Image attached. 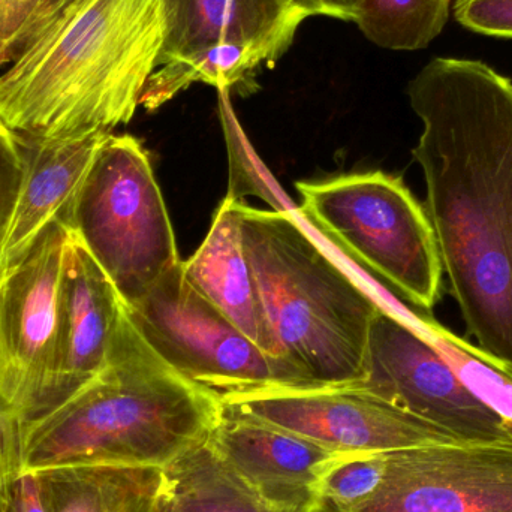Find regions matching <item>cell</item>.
Listing matches in <instances>:
<instances>
[{
    "label": "cell",
    "mask_w": 512,
    "mask_h": 512,
    "mask_svg": "<svg viewBox=\"0 0 512 512\" xmlns=\"http://www.w3.org/2000/svg\"><path fill=\"white\" fill-rule=\"evenodd\" d=\"M219 117L230 158V186L227 197L237 201H243L246 197H256L276 212H295L297 206L289 200L288 195L280 188L279 183L274 180L249 143L234 114L230 92L227 90L219 92Z\"/></svg>",
    "instance_id": "22"
},
{
    "label": "cell",
    "mask_w": 512,
    "mask_h": 512,
    "mask_svg": "<svg viewBox=\"0 0 512 512\" xmlns=\"http://www.w3.org/2000/svg\"><path fill=\"white\" fill-rule=\"evenodd\" d=\"M236 201L228 197L222 201L206 239L191 259L183 261V273L206 300L280 366L254 271L243 248Z\"/></svg>",
    "instance_id": "16"
},
{
    "label": "cell",
    "mask_w": 512,
    "mask_h": 512,
    "mask_svg": "<svg viewBox=\"0 0 512 512\" xmlns=\"http://www.w3.org/2000/svg\"><path fill=\"white\" fill-rule=\"evenodd\" d=\"M297 11L307 17L324 15L337 20L357 23L364 0H288Z\"/></svg>",
    "instance_id": "28"
},
{
    "label": "cell",
    "mask_w": 512,
    "mask_h": 512,
    "mask_svg": "<svg viewBox=\"0 0 512 512\" xmlns=\"http://www.w3.org/2000/svg\"><path fill=\"white\" fill-rule=\"evenodd\" d=\"M277 59L254 44L210 45L192 53L164 60L150 75L140 107L153 113L194 83L209 84L245 96L255 90V77L262 66H274Z\"/></svg>",
    "instance_id": "19"
},
{
    "label": "cell",
    "mask_w": 512,
    "mask_h": 512,
    "mask_svg": "<svg viewBox=\"0 0 512 512\" xmlns=\"http://www.w3.org/2000/svg\"><path fill=\"white\" fill-rule=\"evenodd\" d=\"M8 512H47L42 504L38 480L33 472H23L15 481Z\"/></svg>",
    "instance_id": "29"
},
{
    "label": "cell",
    "mask_w": 512,
    "mask_h": 512,
    "mask_svg": "<svg viewBox=\"0 0 512 512\" xmlns=\"http://www.w3.org/2000/svg\"><path fill=\"white\" fill-rule=\"evenodd\" d=\"M408 96L442 270L469 334L512 376V81L478 60L436 57Z\"/></svg>",
    "instance_id": "1"
},
{
    "label": "cell",
    "mask_w": 512,
    "mask_h": 512,
    "mask_svg": "<svg viewBox=\"0 0 512 512\" xmlns=\"http://www.w3.org/2000/svg\"><path fill=\"white\" fill-rule=\"evenodd\" d=\"M123 304L125 301L110 277L71 233L60 280L57 391L53 409L102 372Z\"/></svg>",
    "instance_id": "13"
},
{
    "label": "cell",
    "mask_w": 512,
    "mask_h": 512,
    "mask_svg": "<svg viewBox=\"0 0 512 512\" xmlns=\"http://www.w3.org/2000/svg\"><path fill=\"white\" fill-rule=\"evenodd\" d=\"M295 188L298 219L409 303L435 307L444 273L438 242L426 209L402 179L370 171L297 182Z\"/></svg>",
    "instance_id": "5"
},
{
    "label": "cell",
    "mask_w": 512,
    "mask_h": 512,
    "mask_svg": "<svg viewBox=\"0 0 512 512\" xmlns=\"http://www.w3.org/2000/svg\"><path fill=\"white\" fill-rule=\"evenodd\" d=\"M20 474V441L0 411V512H8L12 489Z\"/></svg>",
    "instance_id": "27"
},
{
    "label": "cell",
    "mask_w": 512,
    "mask_h": 512,
    "mask_svg": "<svg viewBox=\"0 0 512 512\" xmlns=\"http://www.w3.org/2000/svg\"><path fill=\"white\" fill-rule=\"evenodd\" d=\"M421 334L441 352L460 381L504 424L512 441V376L493 363L480 348L424 318Z\"/></svg>",
    "instance_id": "21"
},
{
    "label": "cell",
    "mask_w": 512,
    "mask_h": 512,
    "mask_svg": "<svg viewBox=\"0 0 512 512\" xmlns=\"http://www.w3.org/2000/svg\"><path fill=\"white\" fill-rule=\"evenodd\" d=\"M225 414L252 418L333 451L394 453L463 442L355 387H273L222 399Z\"/></svg>",
    "instance_id": "10"
},
{
    "label": "cell",
    "mask_w": 512,
    "mask_h": 512,
    "mask_svg": "<svg viewBox=\"0 0 512 512\" xmlns=\"http://www.w3.org/2000/svg\"><path fill=\"white\" fill-rule=\"evenodd\" d=\"M277 361L297 388L343 387L366 375L370 327L382 297L304 230L294 212L236 201Z\"/></svg>",
    "instance_id": "4"
},
{
    "label": "cell",
    "mask_w": 512,
    "mask_h": 512,
    "mask_svg": "<svg viewBox=\"0 0 512 512\" xmlns=\"http://www.w3.org/2000/svg\"><path fill=\"white\" fill-rule=\"evenodd\" d=\"M165 5L167 36L159 65L227 42L259 45L279 60L306 20L288 0H165Z\"/></svg>",
    "instance_id": "15"
},
{
    "label": "cell",
    "mask_w": 512,
    "mask_h": 512,
    "mask_svg": "<svg viewBox=\"0 0 512 512\" xmlns=\"http://www.w3.org/2000/svg\"><path fill=\"white\" fill-rule=\"evenodd\" d=\"M126 307L147 345L168 366L221 400L265 388L294 387L276 361L186 280L183 261Z\"/></svg>",
    "instance_id": "8"
},
{
    "label": "cell",
    "mask_w": 512,
    "mask_h": 512,
    "mask_svg": "<svg viewBox=\"0 0 512 512\" xmlns=\"http://www.w3.org/2000/svg\"><path fill=\"white\" fill-rule=\"evenodd\" d=\"M68 228L126 304L141 300L180 262L149 153L132 135H108L81 186Z\"/></svg>",
    "instance_id": "6"
},
{
    "label": "cell",
    "mask_w": 512,
    "mask_h": 512,
    "mask_svg": "<svg viewBox=\"0 0 512 512\" xmlns=\"http://www.w3.org/2000/svg\"><path fill=\"white\" fill-rule=\"evenodd\" d=\"M165 36V0H72L0 72V122L27 141L113 134L134 119Z\"/></svg>",
    "instance_id": "2"
},
{
    "label": "cell",
    "mask_w": 512,
    "mask_h": 512,
    "mask_svg": "<svg viewBox=\"0 0 512 512\" xmlns=\"http://www.w3.org/2000/svg\"><path fill=\"white\" fill-rule=\"evenodd\" d=\"M26 171V150L17 134L0 122V246L11 222Z\"/></svg>",
    "instance_id": "24"
},
{
    "label": "cell",
    "mask_w": 512,
    "mask_h": 512,
    "mask_svg": "<svg viewBox=\"0 0 512 512\" xmlns=\"http://www.w3.org/2000/svg\"><path fill=\"white\" fill-rule=\"evenodd\" d=\"M71 231L53 222L0 270V411L18 441L56 406L59 291Z\"/></svg>",
    "instance_id": "7"
},
{
    "label": "cell",
    "mask_w": 512,
    "mask_h": 512,
    "mask_svg": "<svg viewBox=\"0 0 512 512\" xmlns=\"http://www.w3.org/2000/svg\"><path fill=\"white\" fill-rule=\"evenodd\" d=\"M222 415L221 397L168 366L125 303L102 372L24 430L21 474L65 465L162 469L204 444Z\"/></svg>",
    "instance_id": "3"
},
{
    "label": "cell",
    "mask_w": 512,
    "mask_h": 512,
    "mask_svg": "<svg viewBox=\"0 0 512 512\" xmlns=\"http://www.w3.org/2000/svg\"><path fill=\"white\" fill-rule=\"evenodd\" d=\"M420 316L382 301L370 327L366 375L355 387L463 442H512L502 421L414 327Z\"/></svg>",
    "instance_id": "9"
},
{
    "label": "cell",
    "mask_w": 512,
    "mask_h": 512,
    "mask_svg": "<svg viewBox=\"0 0 512 512\" xmlns=\"http://www.w3.org/2000/svg\"><path fill=\"white\" fill-rule=\"evenodd\" d=\"M348 512H512V442L388 453L378 489Z\"/></svg>",
    "instance_id": "11"
},
{
    "label": "cell",
    "mask_w": 512,
    "mask_h": 512,
    "mask_svg": "<svg viewBox=\"0 0 512 512\" xmlns=\"http://www.w3.org/2000/svg\"><path fill=\"white\" fill-rule=\"evenodd\" d=\"M454 17L480 35L512 38V0H456Z\"/></svg>",
    "instance_id": "26"
},
{
    "label": "cell",
    "mask_w": 512,
    "mask_h": 512,
    "mask_svg": "<svg viewBox=\"0 0 512 512\" xmlns=\"http://www.w3.org/2000/svg\"><path fill=\"white\" fill-rule=\"evenodd\" d=\"M451 0H364L358 29L378 47L426 48L444 29Z\"/></svg>",
    "instance_id": "20"
},
{
    "label": "cell",
    "mask_w": 512,
    "mask_h": 512,
    "mask_svg": "<svg viewBox=\"0 0 512 512\" xmlns=\"http://www.w3.org/2000/svg\"><path fill=\"white\" fill-rule=\"evenodd\" d=\"M69 2H72V0H47V3H45L44 6V11H42L41 17H39L38 23H36L33 32H35L38 27H41L42 24L47 23L50 18H53L54 15H56L63 6L68 5ZM32 33H30V35H32Z\"/></svg>",
    "instance_id": "30"
},
{
    "label": "cell",
    "mask_w": 512,
    "mask_h": 512,
    "mask_svg": "<svg viewBox=\"0 0 512 512\" xmlns=\"http://www.w3.org/2000/svg\"><path fill=\"white\" fill-rule=\"evenodd\" d=\"M387 454L336 451L319 478V512H348L369 499L384 477Z\"/></svg>",
    "instance_id": "23"
},
{
    "label": "cell",
    "mask_w": 512,
    "mask_h": 512,
    "mask_svg": "<svg viewBox=\"0 0 512 512\" xmlns=\"http://www.w3.org/2000/svg\"><path fill=\"white\" fill-rule=\"evenodd\" d=\"M209 444L271 507L319 512V478L336 451L280 427L225 412Z\"/></svg>",
    "instance_id": "12"
},
{
    "label": "cell",
    "mask_w": 512,
    "mask_h": 512,
    "mask_svg": "<svg viewBox=\"0 0 512 512\" xmlns=\"http://www.w3.org/2000/svg\"><path fill=\"white\" fill-rule=\"evenodd\" d=\"M47 512H152L161 469L65 465L35 471Z\"/></svg>",
    "instance_id": "17"
},
{
    "label": "cell",
    "mask_w": 512,
    "mask_h": 512,
    "mask_svg": "<svg viewBox=\"0 0 512 512\" xmlns=\"http://www.w3.org/2000/svg\"><path fill=\"white\" fill-rule=\"evenodd\" d=\"M152 512H291L271 507L207 439L161 469Z\"/></svg>",
    "instance_id": "18"
},
{
    "label": "cell",
    "mask_w": 512,
    "mask_h": 512,
    "mask_svg": "<svg viewBox=\"0 0 512 512\" xmlns=\"http://www.w3.org/2000/svg\"><path fill=\"white\" fill-rule=\"evenodd\" d=\"M47 0H0V68L14 59L35 29Z\"/></svg>",
    "instance_id": "25"
},
{
    "label": "cell",
    "mask_w": 512,
    "mask_h": 512,
    "mask_svg": "<svg viewBox=\"0 0 512 512\" xmlns=\"http://www.w3.org/2000/svg\"><path fill=\"white\" fill-rule=\"evenodd\" d=\"M110 134L56 141L23 140L26 171L0 246V270L21 258L53 222L68 227L81 186Z\"/></svg>",
    "instance_id": "14"
}]
</instances>
